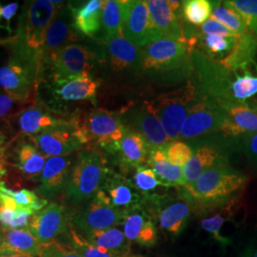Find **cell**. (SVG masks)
Segmentation results:
<instances>
[{
    "label": "cell",
    "instance_id": "cell-1",
    "mask_svg": "<svg viewBox=\"0 0 257 257\" xmlns=\"http://www.w3.org/2000/svg\"><path fill=\"white\" fill-rule=\"evenodd\" d=\"M247 180V175L230 164L215 166L193 183L179 188V194L194 209L211 211L234 202Z\"/></svg>",
    "mask_w": 257,
    "mask_h": 257
},
{
    "label": "cell",
    "instance_id": "cell-2",
    "mask_svg": "<svg viewBox=\"0 0 257 257\" xmlns=\"http://www.w3.org/2000/svg\"><path fill=\"white\" fill-rule=\"evenodd\" d=\"M193 48L187 42L160 38L142 48L139 74L160 85L189 81L193 71Z\"/></svg>",
    "mask_w": 257,
    "mask_h": 257
},
{
    "label": "cell",
    "instance_id": "cell-3",
    "mask_svg": "<svg viewBox=\"0 0 257 257\" xmlns=\"http://www.w3.org/2000/svg\"><path fill=\"white\" fill-rule=\"evenodd\" d=\"M62 5L61 1H31L26 3L20 17L13 57L32 68L37 77L41 74L42 51L47 29Z\"/></svg>",
    "mask_w": 257,
    "mask_h": 257
},
{
    "label": "cell",
    "instance_id": "cell-4",
    "mask_svg": "<svg viewBox=\"0 0 257 257\" xmlns=\"http://www.w3.org/2000/svg\"><path fill=\"white\" fill-rule=\"evenodd\" d=\"M110 169L104 156L95 150L80 152L65 187L66 199L73 204L90 200L100 190Z\"/></svg>",
    "mask_w": 257,
    "mask_h": 257
},
{
    "label": "cell",
    "instance_id": "cell-5",
    "mask_svg": "<svg viewBox=\"0 0 257 257\" xmlns=\"http://www.w3.org/2000/svg\"><path fill=\"white\" fill-rule=\"evenodd\" d=\"M239 140L240 138L216 133L188 142L193 149V154L191 160L183 167L186 185L193 183L211 168L230 164L231 156L240 152Z\"/></svg>",
    "mask_w": 257,
    "mask_h": 257
},
{
    "label": "cell",
    "instance_id": "cell-6",
    "mask_svg": "<svg viewBox=\"0 0 257 257\" xmlns=\"http://www.w3.org/2000/svg\"><path fill=\"white\" fill-rule=\"evenodd\" d=\"M194 100V90L191 83L177 91L162 94L147 102L150 109L160 121L166 135L172 141L178 140L180 131Z\"/></svg>",
    "mask_w": 257,
    "mask_h": 257
},
{
    "label": "cell",
    "instance_id": "cell-7",
    "mask_svg": "<svg viewBox=\"0 0 257 257\" xmlns=\"http://www.w3.org/2000/svg\"><path fill=\"white\" fill-rule=\"evenodd\" d=\"M31 138L38 151L47 158L72 155L88 143L82 124L75 118L66 120L64 123Z\"/></svg>",
    "mask_w": 257,
    "mask_h": 257
},
{
    "label": "cell",
    "instance_id": "cell-8",
    "mask_svg": "<svg viewBox=\"0 0 257 257\" xmlns=\"http://www.w3.org/2000/svg\"><path fill=\"white\" fill-rule=\"evenodd\" d=\"M147 211L158 224L159 228L170 236L177 237L189 224L193 206L179 194L178 197L155 194L144 197Z\"/></svg>",
    "mask_w": 257,
    "mask_h": 257
},
{
    "label": "cell",
    "instance_id": "cell-9",
    "mask_svg": "<svg viewBox=\"0 0 257 257\" xmlns=\"http://www.w3.org/2000/svg\"><path fill=\"white\" fill-rule=\"evenodd\" d=\"M97 55L91 48L79 43H70L55 55L52 63V78L56 86L80 77H90Z\"/></svg>",
    "mask_w": 257,
    "mask_h": 257
},
{
    "label": "cell",
    "instance_id": "cell-10",
    "mask_svg": "<svg viewBox=\"0 0 257 257\" xmlns=\"http://www.w3.org/2000/svg\"><path fill=\"white\" fill-rule=\"evenodd\" d=\"M125 212L114 208L99 190L81 209L70 215L71 224L80 233L106 230L122 225Z\"/></svg>",
    "mask_w": 257,
    "mask_h": 257
},
{
    "label": "cell",
    "instance_id": "cell-11",
    "mask_svg": "<svg viewBox=\"0 0 257 257\" xmlns=\"http://www.w3.org/2000/svg\"><path fill=\"white\" fill-rule=\"evenodd\" d=\"M82 126L88 143L93 142L111 155L115 152L127 128L121 115L105 110L90 112Z\"/></svg>",
    "mask_w": 257,
    "mask_h": 257
},
{
    "label": "cell",
    "instance_id": "cell-12",
    "mask_svg": "<svg viewBox=\"0 0 257 257\" xmlns=\"http://www.w3.org/2000/svg\"><path fill=\"white\" fill-rule=\"evenodd\" d=\"M224 122V112L220 106L196 99L184 120L178 140L191 142L212 134L220 133Z\"/></svg>",
    "mask_w": 257,
    "mask_h": 257
},
{
    "label": "cell",
    "instance_id": "cell-13",
    "mask_svg": "<svg viewBox=\"0 0 257 257\" xmlns=\"http://www.w3.org/2000/svg\"><path fill=\"white\" fill-rule=\"evenodd\" d=\"M122 35L139 48L162 38L151 19L146 1H123Z\"/></svg>",
    "mask_w": 257,
    "mask_h": 257
},
{
    "label": "cell",
    "instance_id": "cell-14",
    "mask_svg": "<svg viewBox=\"0 0 257 257\" xmlns=\"http://www.w3.org/2000/svg\"><path fill=\"white\" fill-rule=\"evenodd\" d=\"M121 117L126 127L144 138L151 150L165 149L172 142L166 135L160 121L148 106L147 102L130 107L124 110Z\"/></svg>",
    "mask_w": 257,
    "mask_h": 257
},
{
    "label": "cell",
    "instance_id": "cell-15",
    "mask_svg": "<svg viewBox=\"0 0 257 257\" xmlns=\"http://www.w3.org/2000/svg\"><path fill=\"white\" fill-rule=\"evenodd\" d=\"M70 226V215H68L64 206L50 203L32 216L28 230L41 245H47L58 240L68 231Z\"/></svg>",
    "mask_w": 257,
    "mask_h": 257
},
{
    "label": "cell",
    "instance_id": "cell-16",
    "mask_svg": "<svg viewBox=\"0 0 257 257\" xmlns=\"http://www.w3.org/2000/svg\"><path fill=\"white\" fill-rule=\"evenodd\" d=\"M74 22L70 4L62 5L56 12L53 20L47 29L45 42L42 51L41 71L51 65L55 55L63 48L75 39Z\"/></svg>",
    "mask_w": 257,
    "mask_h": 257
},
{
    "label": "cell",
    "instance_id": "cell-17",
    "mask_svg": "<svg viewBox=\"0 0 257 257\" xmlns=\"http://www.w3.org/2000/svg\"><path fill=\"white\" fill-rule=\"evenodd\" d=\"M75 159L76 157H74L73 154L47 158L43 170L34 178L35 181L39 183L37 189V195L48 200L64 192Z\"/></svg>",
    "mask_w": 257,
    "mask_h": 257
},
{
    "label": "cell",
    "instance_id": "cell-18",
    "mask_svg": "<svg viewBox=\"0 0 257 257\" xmlns=\"http://www.w3.org/2000/svg\"><path fill=\"white\" fill-rule=\"evenodd\" d=\"M37 80L36 72L15 57L0 67V87L17 101L27 100Z\"/></svg>",
    "mask_w": 257,
    "mask_h": 257
},
{
    "label": "cell",
    "instance_id": "cell-19",
    "mask_svg": "<svg viewBox=\"0 0 257 257\" xmlns=\"http://www.w3.org/2000/svg\"><path fill=\"white\" fill-rule=\"evenodd\" d=\"M220 107L224 112L221 134L240 138L257 133V102L229 103Z\"/></svg>",
    "mask_w": 257,
    "mask_h": 257
},
{
    "label": "cell",
    "instance_id": "cell-20",
    "mask_svg": "<svg viewBox=\"0 0 257 257\" xmlns=\"http://www.w3.org/2000/svg\"><path fill=\"white\" fill-rule=\"evenodd\" d=\"M109 202L120 211H126L143 206L144 196L125 176L109 171L101 188Z\"/></svg>",
    "mask_w": 257,
    "mask_h": 257
},
{
    "label": "cell",
    "instance_id": "cell-21",
    "mask_svg": "<svg viewBox=\"0 0 257 257\" xmlns=\"http://www.w3.org/2000/svg\"><path fill=\"white\" fill-rule=\"evenodd\" d=\"M123 232L131 243L153 247L157 243L156 222L143 206L126 211L122 223Z\"/></svg>",
    "mask_w": 257,
    "mask_h": 257
},
{
    "label": "cell",
    "instance_id": "cell-22",
    "mask_svg": "<svg viewBox=\"0 0 257 257\" xmlns=\"http://www.w3.org/2000/svg\"><path fill=\"white\" fill-rule=\"evenodd\" d=\"M150 17L162 38L187 42L180 13L173 11L167 0H149Z\"/></svg>",
    "mask_w": 257,
    "mask_h": 257
},
{
    "label": "cell",
    "instance_id": "cell-23",
    "mask_svg": "<svg viewBox=\"0 0 257 257\" xmlns=\"http://www.w3.org/2000/svg\"><path fill=\"white\" fill-rule=\"evenodd\" d=\"M110 65L115 71H132L139 74L142 62V48L121 36L105 40Z\"/></svg>",
    "mask_w": 257,
    "mask_h": 257
},
{
    "label": "cell",
    "instance_id": "cell-24",
    "mask_svg": "<svg viewBox=\"0 0 257 257\" xmlns=\"http://www.w3.org/2000/svg\"><path fill=\"white\" fill-rule=\"evenodd\" d=\"M150 151L151 148L144 138L127 127L113 155L117 156L120 165L136 169L139 166L147 165Z\"/></svg>",
    "mask_w": 257,
    "mask_h": 257
},
{
    "label": "cell",
    "instance_id": "cell-25",
    "mask_svg": "<svg viewBox=\"0 0 257 257\" xmlns=\"http://www.w3.org/2000/svg\"><path fill=\"white\" fill-rule=\"evenodd\" d=\"M102 0H89L79 7H73L72 11L74 27L76 31L86 37H95L101 33L102 9L104 6Z\"/></svg>",
    "mask_w": 257,
    "mask_h": 257
},
{
    "label": "cell",
    "instance_id": "cell-26",
    "mask_svg": "<svg viewBox=\"0 0 257 257\" xmlns=\"http://www.w3.org/2000/svg\"><path fill=\"white\" fill-rule=\"evenodd\" d=\"M147 166L155 172L156 176L166 184L168 188H182L186 186L183 168L174 165L168 160L165 149L151 150L148 157Z\"/></svg>",
    "mask_w": 257,
    "mask_h": 257
},
{
    "label": "cell",
    "instance_id": "cell-27",
    "mask_svg": "<svg viewBox=\"0 0 257 257\" xmlns=\"http://www.w3.org/2000/svg\"><path fill=\"white\" fill-rule=\"evenodd\" d=\"M65 121L66 119L54 116L48 110L39 107H30L21 111L18 119L20 132L31 138L62 124Z\"/></svg>",
    "mask_w": 257,
    "mask_h": 257
},
{
    "label": "cell",
    "instance_id": "cell-28",
    "mask_svg": "<svg viewBox=\"0 0 257 257\" xmlns=\"http://www.w3.org/2000/svg\"><path fill=\"white\" fill-rule=\"evenodd\" d=\"M4 240L0 251H10L31 257H39L42 245L28 229L1 230Z\"/></svg>",
    "mask_w": 257,
    "mask_h": 257
},
{
    "label": "cell",
    "instance_id": "cell-29",
    "mask_svg": "<svg viewBox=\"0 0 257 257\" xmlns=\"http://www.w3.org/2000/svg\"><path fill=\"white\" fill-rule=\"evenodd\" d=\"M256 55L257 38L248 32L238 37L232 51L219 62L230 71H235L255 61Z\"/></svg>",
    "mask_w": 257,
    "mask_h": 257
},
{
    "label": "cell",
    "instance_id": "cell-30",
    "mask_svg": "<svg viewBox=\"0 0 257 257\" xmlns=\"http://www.w3.org/2000/svg\"><path fill=\"white\" fill-rule=\"evenodd\" d=\"M81 234L90 244L97 248L120 253H132V243L125 236L123 230L116 227L106 230H93Z\"/></svg>",
    "mask_w": 257,
    "mask_h": 257
},
{
    "label": "cell",
    "instance_id": "cell-31",
    "mask_svg": "<svg viewBox=\"0 0 257 257\" xmlns=\"http://www.w3.org/2000/svg\"><path fill=\"white\" fill-rule=\"evenodd\" d=\"M47 157L43 156L35 144L22 142L16 148L15 166L23 175L35 178L43 170Z\"/></svg>",
    "mask_w": 257,
    "mask_h": 257
},
{
    "label": "cell",
    "instance_id": "cell-32",
    "mask_svg": "<svg viewBox=\"0 0 257 257\" xmlns=\"http://www.w3.org/2000/svg\"><path fill=\"white\" fill-rule=\"evenodd\" d=\"M99 83L91 77H80L58 86L55 93L65 101L94 100Z\"/></svg>",
    "mask_w": 257,
    "mask_h": 257
},
{
    "label": "cell",
    "instance_id": "cell-33",
    "mask_svg": "<svg viewBox=\"0 0 257 257\" xmlns=\"http://www.w3.org/2000/svg\"><path fill=\"white\" fill-rule=\"evenodd\" d=\"M63 235L66 242H62V241L60 242L71 247L82 257H143L141 255H136L133 253H120V252H114L107 249L97 248L92 244H90L86 239L84 238L82 234L79 231H77L72 224L68 231Z\"/></svg>",
    "mask_w": 257,
    "mask_h": 257
},
{
    "label": "cell",
    "instance_id": "cell-34",
    "mask_svg": "<svg viewBox=\"0 0 257 257\" xmlns=\"http://www.w3.org/2000/svg\"><path fill=\"white\" fill-rule=\"evenodd\" d=\"M123 1L106 0L102 9L101 36L103 40L122 35Z\"/></svg>",
    "mask_w": 257,
    "mask_h": 257
},
{
    "label": "cell",
    "instance_id": "cell-35",
    "mask_svg": "<svg viewBox=\"0 0 257 257\" xmlns=\"http://www.w3.org/2000/svg\"><path fill=\"white\" fill-rule=\"evenodd\" d=\"M197 40L196 45L203 50V55L214 59V57H223L229 55L237 42V37H223L219 36H204L196 33L195 28H193L192 37ZM226 55V56H227Z\"/></svg>",
    "mask_w": 257,
    "mask_h": 257
},
{
    "label": "cell",
    "instance_id": "cell-36",
    "mask_svg": "<svg viewBox=\"0 0 257 257\" xmlns=\"http://www.w3.org/2000/svg\"><path fill=\"white\" fill-rule=\"evenodd\" d=\"M211 19L219 22L236 37H240L248 32L244 19L225 1L212 2Z\"/></svg>",
    "mask_w": 257,
    "mask_h": 257
},
{
    "label": "cell",
    "instance_id": "cell-37",
    "mask_svg": "<svg viewBox=\"0 0 257 257\" xmlns=\"http://www.w3.org/2000/svg\"><path fill=\"white\" fill-rule=\"evenodd\" d=\"M212 2L208 0H187L181 2L180 16L193 27H199L211 17Z\"/></svg>",
    "mask_w": 257,
    "mask_h": 257
},
{
    "label": "cell",
    "instance_id": "cell-38",
    "mask_svg": "<svg viewBox=\"0 0 257 257\" xmlns=\"http://www.w3.org/2000/svg\"><path fill=\"white\" fill-rule=\"evenodd\" d=\"M130 181L134 187L141 193L144 197L155 195L153 192L158 187L168 188L157 176L155 172L149 166H139L136 168L135 173Z\"/></svg>",
    "mask_w": 257,
    "mask_h": 257
},
{
    "label": "cell",
    "instance_id": "cell-39",
    "mask_svg": "<svg viewBox=\"0 0 257 257\" xmlns=\"http://www.w3.org/2000/svg\"><path fill=\"white\" fill-rule=\"evenodd\" d=\"M0 193L8 195L11 198H13L19 208L30 209L36 212L41 211L48 205V200L40 198L37 193L27 189L14 191L6 187L4 182H0Z\"/></svg>",
    "mask_w": 257,
    "mask_h": 257
},
{
    "label": "cell",
    "instance_id": "cell-40",
    "mask_svg": "<svg viewBox=\"0 0 257 257\" xmlns=\"http://www.w3.org/2000/svg\"><path fill=\"white\" fill-rule=\"evenodd\" d=\"M230 205L223 207V211H218L211 216H208L201 221V229L207 232L215 242L222 246L228 245L229 243L224 238L222 233V228L226 221L230 220Z\"/></svg>",
    "mask_w": 257,
    "mask_h": 257
},
{
    "label": "cell",
    "instance_id": "cell-41",
    "mask_svg": "<svg viewBox=\"0 0 257 257\" xmlns=\"http://www.w3.org/2000/svg\"><path fill=\"white\" fill-rule=\"evenodd\" d=\"M244 19L248 32L257 38V0L225 1Z\"/></svg>",
    "mask_w": 257,
    "mask_h": 257
},
{
    "label": "cell",
    "instance_id": "cell-42",
    "mask_svg": "<svg viewBox=\"0 0 257 257\" xmlns=\"http://www.w3.org/2000/svg\"><path fill=\"white\" fill-rule=\"evenodd\" d=\"M166 156L168 160L174 164L183 168L193 156V149L187 143L181 140L172 141L165 148Z\"/></svg>",
    "mask_w": 257,
    "mask_h": 257
},
{
    "label": "cell",
    "instance_id": "cell-43",
    "mask_svg": "<svg viewBox=\"0 0 257 257\" xmlns=\"http://www.w3.org/2000/svg\"><path fill=\"white\" fill-rule=\"evenodd\" d=\"M39 257H82L77 251L65 245L59 240L42 245Z\"/></svg>",
    "mask_w": 257,
    "mask_h": 257
},
{
    "label": "cell",
    "instance_id": "cell-44",
    "mask_svg": "<svg viewBox=\"0 0 257 257\" xmlns=\"http://www.w3.org/2000/svg\"><path fill=\"white\" fill-rule=\"evenodd\" d=\"M239 145L240 152L245 155L251 164L257 167V133L241 137Z\"/></svg>",
    "mask_w": 257,
    "mask_h": 257
},
{
    "label": "cell",
    "instance_id": "cell-45",
    "mask_svg": "<svg viewBox=\"0 0 257 257\" xmlns=\"http://www.w3.org/2000/svg\"><path fill=\"white\" fill-rule=\"evenodd\" d=\"M196 33L204 36H219L223 37H236L231 34L228 29L224 27L219 22L209 19L205 23H203L198 29H195Z\"/></svg>",
    "mask_w": 257,
    "mask_h": 257
},
{
    "label": "cell",
    "instance_id": "cell-46",
    "mask_svg": "<svg viewBox=\"0 0 257 257\" xmlns=\"http://www.w3.org/2000/svg\"><path fill=\"white\" fill-rule=\"evenodd\" d=\"M19 10V3H10L6 5L0 4V27L7 29L11 32L10 22L16 16Z\"/></svg>",
    "mask_w": 257,
    "mask_h": 257
},
{
    "label": "cell",
    "instance_id": "cell-47",
    "mask_svg": "<svg viewBox=\"0 0 257 257\" xmlns=\"http://www.w3.org/2000/svg\"><path fill=\"white\" fill-rule=\"evenodd\" d=\"M17 100L12 98L7 93L0 92V120L5 118L17 104Z\"/></svg>",
    "mask_w": 257,
    "mask_h": 257
},
{
    "label": "cell",
    "instance_id": "cell-48",
    "mask_svg": "<svg viewBox=\"0 0 257 257\" xmlns=\"http://www.w3.org/2000/svg\"><path fill=\"white\" fill-rule=\"evenodd\" d=\"M243 257H257V244H254L250 248H248Z\"/></svg>",
    "mask_w": 257,
    "mask_h": 257
},
{
    "label": "cell",
    "instance_id": "cell-49",
    "mask_svg": "<svg viewBox=\"0 0 257 257\" xmlns=\"http://www.w3.org/2000/svg\"><path fill=\"white\" fill-rule=\"evenodd\" d=\"M7 174V170L5 168V162H4V156H0V179L5 176ZM1 182V181H0Z\"/></svg>",
    "mask_w": 257,
    "mask_h": 257
},
{
    "label": "cell",
    "instance_id": "cell-50",
    "mask_svg": "<svg viewBox=\"0 0 257 257\" xmlns=\"http://www.w3.org/2000/svg\"><path fill=\"white\" fill-rule=\"evenodd\" d=\"M0 257H31L24 254H19V253H15V252H10V251H0Z\"/></svg>",
    "mask_w": 257,
    "mask_h": 257
},
{
    "label": "cell",
    "instance_id": "cell-51",
    "mask_svg": "<svg viewBox=\"0 0 257 257\" xmlns=\"http://www.w3.org/2000/svg\"><path fill=\"white\" fill-rule=\"evenodd\" d=\"M5 140H6V137L0 132V156H3V145L5 143Z\"/></svg>",
    "mask_w": 257,
    "mask_h": 257
},
{
    "label": "cell",
    "instance_id": "cell-52",
    "mask_svg": "<svg viewBox=\"0 0 257 257\" xmlns=\"http://www.w3.org/2000/svg\"><path fill=\"white\" fill-rule=\"evenodd\" d=\"M3 240H4V236H3V232H2V230H0V246H1L2 242H3Z\"/></svg>",
    "mask_w": 257,
    "mask_h": 257
},
{
    "label": "cell",
    "instance_id": "cell-53",
    "mask_svg": "<svg viewBox=\"0 0 257 257\" xmlns=\"http://www.w3.org/2000/svg\"><path fill=\"white\" fill-rule=\"evenodd\" d=\"M3 229V226H2V222L0 220V230H2Z\"/></svg>",
    "mask_w": 257,
    "mask_h": 257
}]
</instances>
